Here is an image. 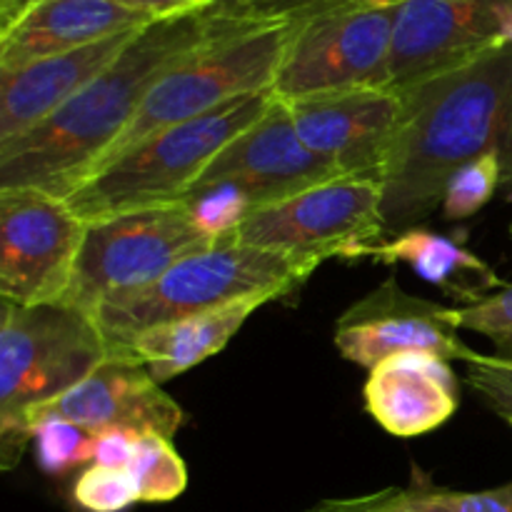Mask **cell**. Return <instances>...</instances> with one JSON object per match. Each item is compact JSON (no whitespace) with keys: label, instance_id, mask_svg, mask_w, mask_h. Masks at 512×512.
<instances>
[{"label":"cell","instance_id":"obj_1","mask_svg":"<svg viewBox=\"0 0 512 512\" xmlns=\"http://www.w3.org/2000/svg\"><path fill=\"white\" fill-rule=\"evenodd\" d=\"M403 115L385 158V240L423 225L463 165L498 155L512 193V43L398 90Z\"/></svg>","mask_w":512,"mask_h":512},{"label":"cell","instance_id":"obj_2","mask_svg":"<svg viewBox=\"0 0 512 512\" xmlns=\"http://www.w3.org/2000/svg\"><path fill=\"white\" fill-rule=\"evenodd\" d=\"M243 18L218 3L158 18L33 133L0 145V190L38 188L68 200L125 133L153 85Z\"/></svg>","mask_w":512,"mask_h":512},{"label":"cell","instance_id":"obj_3","mask_svg":"<svg viewBox=\"0 0 512 512\" xmlns=\"http://www.w3.org/2000/svg\"><path fill=\"white\" fill-rule=\"evenodd\" d=\"M318 263L288 253L218 240L165 270L155 283L108 300L93 313L110 355H120L140 333L208 313L238 300L265 303L290 295Z\"/></svg>","mask_w":512,"mask_h":512},{"label":"cell","instance_id":"obj_4","mask_svg":"<svg viewBox=\"0 0 512 512\" xmlns=\"http://www.w3.org/2000/svg\"><path fill=\"white\" fill-rule=\"evenodd\" d=\"M110 355L98 323L65 303L3 300L0 318V468L33 445L28 413L83 383Z\"/></svg>","mask_w":512,"mask_h":512},{"label":"cell","instance_id":"obj_5","mask_svg":"<svg viewBox=\"0 0 512 512\" xmlns=\"http://www.w3.org/2000/svg\"><path fill=\"white\" fill-rule=\"evenodd\" d=\"M273 90L238 95L210 113L165 128L113 163L95 170L68 198L83 223L130 210L180 203L215 155L258 123L273 105Z\"/></svg>","mask_w":512,"mask_h":512},{"label":"cell","instance_id":"obj_6","mask_svg":"<svg viewBox=\"0 0 512 512\" xmlns=\"http://www.w3.org/2000/svg\"><path fill=\"white\" fill-rule=\"evenodd\" d=\"M290 35L293 23H260L243 18L228 33L180 60L153 85L133 123L115 140L95 170L123 158L128 150L160 130L210 113L238 95L273 90Z\"/></svg>","mask_w":512,"mask_h":512},{"label":"cell","instance_id":"obj_7","mask_svg":"<svg viewBox=\"0 0 512 512\" xmlns=\"http://www.w3.org/2000/svg\"><path fill=\"white\" fill-rule=\"evenodd\" d=\"M213 243L183 200L88 223L63 303L93 315L108 300L155 283L178 260Z\"/></svg>","mask_w":512,"mask_h":512},{"label":"cell","instance_id":"obj_8","mask_svg":"<svg viewBox=\"0 0 512 512\" xmlns=\"http://www.w3.org/2000/svg\"><path fill=\"white\" fill-rule=\"evenodd\" d=\"M220 240L325 263L360 260L385 240L383 185L370 178H335L260 205Z\"/></svg>","mask_w":512,"mask_h":512},{"label":"cell","instance_id":"obj_9","mask_svg":"<svg viewBox=\"0 0 512 512\" xmlns=\"http://www.w3.org/2000/svg\"><path fill=\"white\" fill-rule=\"evenodd\" d=\"M398 5L340 8L293 23L273 93L295 100L340 90L385 88Z\"/></svg>","mask_w":512,"mask_h":512},{"label":"cell","instance_id":"obj_10","mask_svg":"<svg viewBox=\"0 0 512 512\" xmlns=\"http://www.w3.org/2000/svg\"><path fill=\"white\" fill-rule=\"evenodd\" d=\"M88 223L38 188L0 190V298L63 303Z\"/></svg>","mask_w":512,"mask_h":512},{"label":"cell","instance_id":"obj_11","mask_svg":"<svg viewBox=\"0 0 512 512\" xmlns=\"http://www.w3.org/2000/svg\"><path fill=\"white\" fill-rule=\"evenodd\" d=\"M333 340L348 363L368 370L398 353H433L463 363L475 358L460 338L453 308L410 295L395 278L350 305L335 320Z\"/></svg>","mask_w":512,"mask_h":512},{"label":"cell","instance_id":"obj_12","mask_svg":"<svg viewBox=\"0 0 512 512\" xmlns=\"http://www.w3.org/2000/svg\"><path fill=\"white\" fill-rule=\"evenodd\" d=\"M510 0H403L385 88L403 90L503 43Z\"/></svg>","mask_w":512,"mask_h":512},{"label":"cell","instance_id":"obj_13","mask_svg":"<svg viewBox=\"0 0 512 512\" xmlns=\"http://www.w3.org/2000/svg\"><path fill=\"white\" fill-rule=\"evenodd\" d=\"M300 140L343 178L380 183L403 115V95L390 88H355L285 100Z\"/></svg>","mask_w":512,"mask_h":512},{"label":"cell","instance_id":"obj_14","mask_svg":"<svg viewBox=\"0 0 512 512\" xmlns=\"http://www.w3.org/2000/svg\"><path fill=\"white\" fill-rule=\"evenodd\" d=\"M335 178L343 175L300 140L288 103L275 95L268 113L225 145L193 188L233 183L260 208Z\"/></svg>","mask_w":512,"mask_h":512},{"label":"cell","instance_id":"obj_15","mask_svg":"<svg viewBox=\"0 0 512 512\" xmlns=\"http://www.w3.org/2000/svg\"><path fill=\"white\" fill-rule=\"evenodd\" d=\"M45 418H60L80 425L88 433L105 428H128L135 433H155L173 440L183 428L185 410L170 398L163 385L138 360L128 355H108L83 383L70 388L53 403L28 413V428Z\"/></svg>","mask_w":512,"mask_h":512},{"label":"cell","instance_id":"obj_16","mask_svg":"<svg viewBox=\"0 0 512 512\" xmlns=\"http://www.w3.org/2000/svg\"><path fill=\"white\" fill-rule=\"evenodd\" d=\"M138 30L118 33L70 53L33 60L15 70H0V145L33 133L50 115L58 113L123 53Z\"/></svg>","mask_w":512,"mask_h":512},{"label":"cell","instance_id":"obj_17","mask_svg":"<svg viewBox=\"0 0 512 512\" xmlns=\"http://www.w3.org/2000/svg\"><path fill=\"white\" fill-rule=\"evenodd\" d=\"M365 408L385 433L420 438L448 423L460 405L458 375L433 353L380 360L365 380Z\"/></svg>","mask_w":512,"mask_h":512},{"label":"cell","instance_id":"obj_18","mask_svg":"<svg viewBox=\"0 0 512 512\" xmlns=\"http://www.w3.org/2000/svg\"><path fill=\"white\" fill-rule=\"evenodd\" d=\"M158 18L113 0H33L0 30V70L70 53L118 33L145 28Z\"/></svg>","mask_w":512,"mask_h":512},{"label":"cell","instance_id":"obj_19","mask_svg":"<svg viewBox=\"0 0 512 512\" xmlns=\"http://www.w3.org/2000/svg\"><path fill=\"white\" fill-rule=\"evenodd\" d=\"M260 305H265V300H238L208 313L158 325L140 333L120 355L143 363L163 385L220 353Z\"/></svg>","mask_w":512,"mask_h":512},{"label":"cell","instance_id":"obj_20","mask_svg":"<svg viewBox=\"0 0 512 512\" xmlns=\"http://www.w3.org/2000/svg\"><path fill=\"white\" fill-rule=\"evenodd\" d=\"M365 258H373L375 263L383 265H410L425 283L435 285L450 298L463 300L465 305L480 303L508 285L463 243L433 233L423 225L373 245Z\"/></svg>","mask_w":512,"mask_h":512},{"label":"cell","instance_id":"obj_21","mask_svg":"<svg viewBox=\"0 0 512 512\" xmlns=\"http://www.w3.org/2000/svg\"><path fill=\"white\" fill-rule=\"evenodd\" d=\"M375 500L383 512H512V480L488 490H453L413 468L405 488L378 490Z\"/></svg>","mask_w":512,"mask_h":512},{"label":"cell","instance_id":"obj_22","mask_svg":"<svg viewBox=\"0 0 512 512\" xmlns=\"http://www.w3.org/2000/svg\"><path fill=\"white\" fill-rule=\"evenodd\" d=\"M128 473L133 475L140 503H173L188 488L185 460L165 435H140Z\"/></svg>","mask_w":512,"mask_h":512},{"label":"cell","instance_id":"obj_23","mask_svg":"<svg viewBox=\"0 0 512 512\" xmlns=\"http://www.w3.org/2000/svg\"><path fill=\"white\" fill-rule=\"evenodd\" d=\"M503 178V163L498 155H483L463 165L445 188L443 205H440L443 218L450 223H463L478 215L495 198L498 188H503Z\"/></svg>","mask_w":512,"mask_h":512},{"label":"cell","instance_id":"obj_24","mask_svg":"<svg viewBox=\"0 0 512 512\" xmlns=\"http://www.w3.org/2000/svg\"><path fill=\"white\" fill-rule=\"evenodd\" d=\"M183 203L188 205L195 225L215 243L233 233L253 210H258L253 195L233 183L193 188L185 195Z\"/></svg>","mask_w":512,"mask_h":512},{"label":"cell","instance_id":"obj_25","mask_svg":"<svg viewBox=\"0 0 512 512\" xmlns=\"http://www.w3.org/2000/svg\"><path fill=\"white\" fill-rule=\"evenodd\" d=\"M33 450L38 468L48 475H65L93 463V433L60 418L33 425Z\"/></svg>","mask_w":512,"mask_h":512},{"label":"cell","instance_id":"obj_26","mask_svg":"<svg viewBox=\"0 0 512 512\" xmlns=\"http://www.w3.org/2000/svg\"><path fill=\"white\" fill-rule=\"evenodd\" d=\"M73 500L85 512H123L140 503V495L128 470L90 465L75 480Z\"/></svg>","mask_w":512,"mask_h":512},{"label":"cell","instance_id":"obj_27","mask_svg":"<svg viewBox=\"0 0 512 512\" xmlns=\"http://www.w3.org/2000/svg\"><path fill=\"white\" fill-rule=\"evenodd\" d=\"M228 13L260 23H303L313 15L330 13L340 8H360V5L403 3V0H213Z\"/></svg>","mask_w":512,"mask_h":512},{"label":"cell","instance_id":"obj_28","mask_svg":"<svg viewBox=\"0 0 512 512\" xmlns=\"http://www.w3.org/2000/svg\"><path fill=\"white\" fill-rule=\"evenodd\" d=\"M465 378L478 398L508 420L512 415V343L495 345L493 353H475L470 363H465Z\"/></svg>","mask_w":512,"mask_h":512},{"label":"cell","instance_id":"obj_29","mask_svg":"<svg viewBox=\"0 0 512 512\" xmlns=\"http://www.w3.org/2000/svg\"><path fill=\"white\" fill-rule=\"evenodd\" d=\"M460 330H473L493 340V345L512 343V283L473 305L453 308Z\"/></svg>","mask_w":512,"mask_h":512},{"label":"cell","instance_id":"obj_30","mask_svg":"<svg viewBox=\"0 0 512 512\" xmlns=\"http://www.w3.org/2000/svg\"><path fill=\"white\" fill-rule=\"evenodd\" d=\"M140 435L143 433L128 428H105L100 433H93V465L128 470Z\"/></svg>","mask_w":512,"mask_h":512},{"label":"cell","instance_id":"obj_31","mask_svg":"<svg viewBox=\"0 0 512 512\" xmlns=\"http://www.w3.org/2000/svg\"><path fill=\"white\" fill-rule=\"evenodd\" d=\"M113 3L125 5L130 10H140V13L150 15V18H168V15L185 13V10L203 8V5L213 3V0H113Z\"/></svg>","mask_w":512,"mask_h":512},{"label":"cell","instance_id":"obj_32","mask_svg":"<svg viewBox=\"0 0 512 512\" xmlns=\"http://www.w3.org/2000/svg\"><path fill=\"white\" fill-rule=\"evenodd\" d=\"M305 512H383L378 508L375 493L358 495V498H328Z\"/></svg>","mask_w":512,"mask_h":512},{"label":"cell","instance_id":"obj_33","mask_svg":"<svg viewBox=\"0 0 512 512\" xmlns=\"http://www.w3.org/2000/svg\"><path fill=\"white\" fill-rule=\"evenodd\" d=\"M33 0H0V30L8 28Z\"/></svg>","mask_w":512,"mask_h":512},{"label":"cell","instance_id":"obj_34","mask_svg":"<svg viewBox=\"0 0 512 512\" xmlns=\"http://www.w3.org/2000/svg\"><path fill=\"white\" fill-rule=\"evenodd\" d=\"M508 423H510V425H512V415H510V418H508Z\"/></svg>","mask_w":512,"mask_h":512},{"label":"cell","instance_id":"obj_35","mask_svg":"<svg viewBox=\"0 0 512 512\" xmlns=\"http://www.w3.org/2000/svg\"><path fill=\"white\" fill-rule=\"evenodd\" d=\"M510 235H512V225H510Z\"/></svg>","mask_w":512,"mask_h":512},{"label":"cell","instance_id":"obj_36","mask_svg":"<svg viewBox=\"0 0 512 512\" xmlns=\"http://www.w3.org/2000/svg\"><path fill=\"white\" fill-rule=\"evenodd\" d=\"M220 3H223V0H220Z\"/></svg>","mask_w":512,"mask_h":512}]
</instances>
